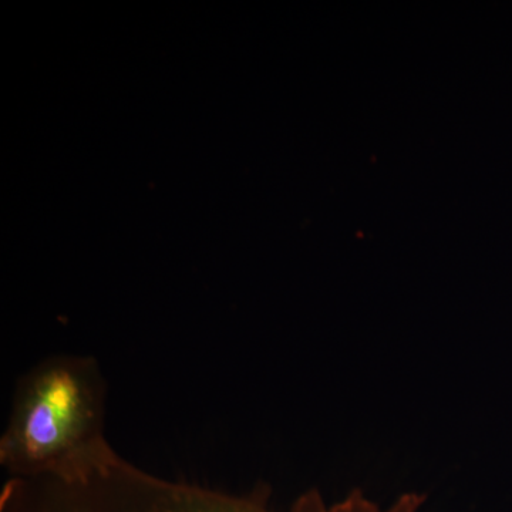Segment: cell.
I'll use <instances>...</instances> for the list:
<instances>
[{
  "instance_id": "2",
  "label": "cell",
  "mask_w": 512,
  "mask_h": 512,
  "mask_svg": "<svg viewBox=\"0 0 512 512\" xmlns=\"http://www.w3.org/2000/svg\"><path fill=\"white\" fill-rule=\"evenodd\" d=\"M0 512H279L268 493L229 495L150 476L117 458L77 480L43 477L8 481L0 495ZM286 512H419L410 498L380 505L355 490L328 503L312 490Z\"/></svg>"
},
{
  "instance_id": "1",
  "label": "cell",
  "mask_w": 512,
  "mask_h": 512,
  "mask_svg": "<svg viewBox=\"0 0 512 512\" xmlns=\"http://www.w3.org/2000/svg\"><path fill=\"white\" fill-rule=\"evenodd\" d=\"M107 384L93 357L52 356L20 377L0 464L10 478L77 480L119 458L106 439Z\"/></svg>"
}]
</instances>
